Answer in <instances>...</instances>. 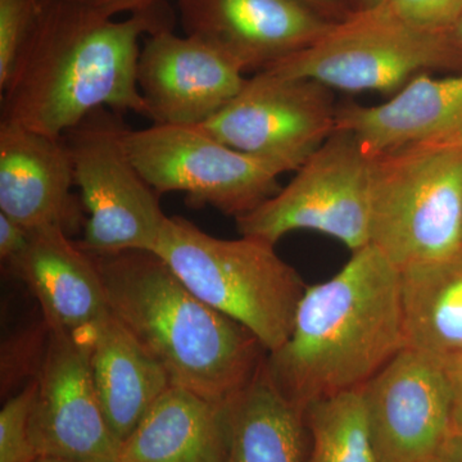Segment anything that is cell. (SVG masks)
<instances>
[{"mask_svg":"<svg viewBox=\"0 0 462 462\" xmlns=\"http://www.w3.org/2000/svg\"><path fill=\"white\" fill-rule=\"evenodd\" d=\"M170 26L160 5L116 20L72 0L41 16L2 90V121L63 138L100 108L149 118L136 72L141 39Z\"/></svg>","mask_w":462,"mask_h":462,"instance_id":"6da1fadb","label":"cell"},{"mask_svg":"<svg viewBox=\"0 0 462 462\" xmlns=\"http://www.w3.org/2000/svg\"><path fill=\"white\" fill-rule=\"evenodd\" d=\"M404 343L401 272L373 245L329 281L307 285L293 329L264 369L300 410L360 391Z\"/></svg>","mask_w":462,"mask_h":462,"instance_id":"7a4b0ae2","label":"cell"},{"mask_svg":"<svg viewBox=\"0 0 462 462\" xmlns=\"http://www.w3.org/2000/svg\"><path fill=\"white\" fill-rule=\"evenodd\" d=\"M94 258L112 315L163 367L171 385L224 403L256 376L269 354L263 343L203 302L154 252Z\"/></svg>","mask_w":462,"mask_h":462,"instance_id":"3957f363","label":"cell"},{"mask_svg":"<svg viewBox=\"0 0 462 462\" xmlns=\"http://www.w3.org/2000/svg\"><path fill=\"white\" fill-rule=\"evenodd\" d=\"M154 254L203 302L252 331L267 352L287 342L307 285L275 245L249 236L216 238L169 216Z\"/></svg>","mask_w":462,"mask_h":462,"instance_id":"277c9868","label":"cell"},{"mask_svg":"<svg viewBox=\"0 0 462 462\" xmlns=\"http://www.w3.org/2000/svg\"><path fill=\"white\" fill-rule=\"evenodd\" d=\"M370 158V245L398 270L461 254L462 148L407 145Z\"/></svg>","mask_w":462,"mask_h":462,"instance_id":"5b68a950","label":"cell"},{"mask_svg":"<svg viewBox=\"0 0 462 462\" xmlns=\"http://www.w3.org/2000/svg\"><path fill=\"white\" fill-rule=\"evenodd\" d=\"M461 62L462 51L449 32L413 26L383 5L354 12L306 50L266 69L330 90L393 96L418 75Z\"/></svg>","mask_w":462,"mask_h":462,"instance_id":"8992f818","label":"cell"},{"mask_svg":"<svg viewBox=\"0 0 462 462\" xmlns=\"http://www.w3.org/2000/svg\"><path fill=\"white\" fill-rule=\"evenodd\" d=\"M121 114L100 108L63 135L87 211L79 245L94 256L154 252L169 216L134 165Z\"/></svg>","mask_w":462,"mask_h":462,"instance_id":"52a82bcc","label":"cell"},{"mask_svg":"<svg viewBox=\"0 0 462 462\" xmlns=\"http://www.w3.org/2000/svg\"><path fill=\"white\" fill-rule=\"evenodd\" d=\"M129 156L158 194L180 191L191 206L238 218L275 196L287 166L230 147L199 125L127 130Z\"/></svg>","mask_w":462,"mask_h":462,"instance_id":"ba28073f","label":"cell"},{"mask_svg":"<svg viewBox=\"0 0 462 462\" xmlns=\"http://www.w3.org/2000/svg\"><path fill=\"white\" fill-rule=\"evenodd\" d=\"M372 158L345 130L328 141L296 170L272 199L236 218L240 236L275 245L297 230L319 231L352 252L370 245Z\"/></svg>","mask_w":462,"mask_h":462,"instance_id":"9c48e42d","label":"cell"},{"mask_svg":"<svg viewBox=\"0 0 462 462\" xmlns=\"http://www.w3.org/2000/svg\"><path fill=\"white\" fill-rule=\"evenodd\" d=\"M329 88L264 69L200 127L218 141L296 171L337 130Z\"/></svg>","mask_w":462,"mask_h":462,"instance_id":"30bf717a","label":"cell"},{"mask_svg":"<svg viewBox=\"0 0 462 462\" xmlns=\"http://www.w3.org/2000/svg\"><path fill=\"white\" fill-rule=\"evenodd\" d=\"M380 462H434L451 433L445 361L403 348L360 389Z\"/></svg>","mask_w":462,"mask_h":462,"instance_id":"8fae6325","label":"cell"},{"mask_svg":"<svg viewBox=\"0 0 462 462\" xmlns=\"http://www.w3.org/2000/svg\"><path fill=\"white\" fill-rule=\"evenodd\" d=\"M35 380L30 427L39 455L72 462L117 461L121 445L100 406L84 342L50 330Z\"/></svg>","mask_w":462,"mask_h":462,"instance_id":"7c38bea8","label":"cell"},{"mask_svg":"<svg viewBox=\"0 0 462 462\" xmlns=\"http://www.w3.org/2000/svg\"><path fill=\"white\" fill-rule=\"evenodd\" d=\"M245 72L208 42L163 27L145 36L136 80L152 123L202 125L239 93Z\"/></svg>","mask_w":462,"mask_h":462,"instance_id":"4fadbf2b","label":"cell"},{"mask_svg":"<svg viewBox=\"0 0 462 462\" xmlns=\"http://www.w3.org/2000/svg\"><path fill=\"white\" fill-rule=\"evenodd\" d=\"M187 35L260 72L306 50L336 21L300 0H178ZM338 23V21H337Z\"/></svg>","mask_w":462,"mask_h":462,"instance_id":"5bb4252c","label":"cell"},{"mask_svg":"<svg viewBox=\"0 0 462 462\" xmlns=\"http://www.w3.org/2000/svg\"><path fill=\"white\" fill-rule=\"evenodd\" d=\"M74 185L65 139L0 121V214L29 230L60 227L69 236L84 220Z\"/></svg>","mask_w":462,"mask_h":462,"instance_id":"9a60e30c","label":"cell"},{"mask_svg":"<svg viewBox=\"0 0 462 462\" xmlns=\"http://www.w3.org/2000/svg\"><path fill=\"white\" fill-rule=\"evenodd\" d=\"M337 130L355 135L369 157L407 145L462 148V72L418 75L382 105L340 106Z\"/></svg>","mask_w":462,"mask_h":462,"instance_id":"2e32d148","label":"cell"},{"mask_svg":"<svg viewBox=\"0 0 462 462\" xmlns=\"http://www.w3.org/2000/svg\"><path fill=\"white\" fill-rule=\"evenodd\" d=\"M9 269L32 291L51 331L79 337L111 314L96 258L60 227L32 230Z\"/></svg>","mask_w":462,"mask_h":462,"instance_id":"e0dca14e","label":"cell"},{"mask_svg":"<svg viewBox=\"0 0 462 462\" xmlns=\"http://www.w3.org/2000/svg\"><path fill=\"white\" fill-rule=\"evenodd\" d=\"M74 338L87 346L100 406L123 445L152 404L171 387L169 376L112 312Z\"/></svg>","mask_w":462,"mask_h":462,"instance_id":"ac0fdd59","label":"cell"},{"mask_svg":"<svg viewBox=\"0 0 462 462\" xmlns=\"http://www.w3.org/2000/svg\"><path fill=\"white\" fill-rule=\"evenodd\" d=\"M226 402L171 385L121 445L116 462H226Z\"/></svg>","mask_w":462,"mask_h":462,"instance_id":"d6986e66","label":"cell"},{"mask_svg":"<svg viewBox=\"0 0 462 462\" xmlns=\"http://www.w3.org/2000/svg\"><path fill=\"white\" fill-rule=\"evenodd\" d=\"M226 430V462L303 461L309 431L305 411L275 387L264 363L227 401Z\"/></svg>","mask_w":462,"mask_h":462,"instance_id":"ffe728a7","label":"cell"},{"mask_svg":"<svg viewBox=\"0 0 462 462\" xmlns=\"http://www.w3.org/2000/svg\"><path fill=\"white\" fill-rule=\"evenodd\" d=\"M400 272L406 348L443 361L462 355V254Z\"/></svg>","mask_w":462,"mask_h":462,"instance_id":"44dd1931","label":"cell"},{"mask_svg":"<svg viewBox=\"0 0 462 462\" xmlns=\"http://www.w3.org/2000/svg\"><path fill=\"white\" fill-rule=\"evenodd\" d=\"M312 448L309 462H380L360 391L307 407Z\"/></svg>","mask_w":462,"mask_h":462,"instance_id":"7402d4cb","label":"cell"},{"mask_svg":"<svg viewBox=\"0 0 462 462\" xmlns=\"http://www.w3.org/2000/svg\"><path fill=\"white\" fill-rule=\"evenodd\" d=\"M35 391L33 379L0 411V462H35L41 457L30 427Z\"/></svg>","mask_w":462,"mask_h":462,"instance_id":"603a6c76","label":"cell"},{"mask_svg":"<svg viewBox=\"0 0 462 462\" xmlns=\"http://www.w3.org/2000/svg\"><path fill=\"white\" fill-rule=\"evenodd\" d=\"M42 5V0H0V90L7 87L41 16Z\"/></svg>","mask_w":462,"mask_h":462,"instance_id":"cb8c5ba5","label":"cell"},{"mask_svg":"<svg viewBox=\"0 0 462 462\" xmlns=\"http://www.w3.org/2000/svg\"><path fill=\"white\" fill-rule=\"evenodd\" d=\"M387 7L422 30L448 32L462 14V0H387Z\"/></svg>","mask_w":462,"mask_h":462,"instance_id":"d4e9b609","label":"cell"},{"mask_svg":"<svg viewBox=\"0 0 462 462\" xmlns=\"http://www.w3.org/2000/svg\"><path fill=\"white\" fill-rule=\"evenodd\" d=\"M32 239V230L0 214V258L11 267L25 254Z\"/></svg>","mask_w":462,"mask_h":462,"instance_id":"484cf974","label":"cell"},{"mask_svg":"<svg viewBox=\"0 0 462 462\" xmlns=\"http://www.w3.org/2000/svg\"><path fill=\"white\" fill-rule=\"evenodd\" d=\"M80 3L106 14V16L116 17L123 14H141L148 9L156 7L161 0H72Z\"/></svg>","mask_w":462,"mask_h":462,"instance_id":"4316f807","label":"cell"},{"mask_svg":"<svg viewBox=\"0 0 462 462\" xmlns=\"http://www.w3.org/2000/svg\"><path fill=\"white\" fill-rule=\"evenodd\" d=\"M451 387V431H462V355L445 360Z\"/></svg>","mask_w":462,"mask_h":462,"instance_id":"83f0119b","label":"cell"},{"mask_svg":"<svg viewBox=\"0 0 462 462\" xmlns=\"http://www.w3.org/2000/svg\"><path fill=\"white\" fill-rule=\"evenodd\" d=\"M331 21H342L354 14L348 0H300Z\"/></svg>","mask_w":462,"mask_h":462,"instance_id":"f1b7e54d","label":"cell"},{"mask_svg":"<svg viewBox=\"0 0 462 462\" xmlns=\"http://www.w3.org/2000/svg\"><path fill=\"white\" fill-rule=\"evenodd\" d=\"M434 462H462V431H451Z\"/></svg>","mask_w":462,"mask_h":462,"instance_id":"f546056e","label":"cell"},{"mask_svg":"<svg viewBox=\"0 0 462 462\" xmlns=\"http://www.w3.org/2000/svg\"><path fill=\"white\" fill-rule=\"evenodd\" d=\"M387 0H348L352 11L363 12L370 11V9L378 8L384 5Z\"/></svg>","mask_w":462,"mask_h":462,"instance_id":"4dcf8cb0","label":"cell"},{"mask_svg":"<svg viewBox=\"0 0 462 462\" xmlns=\"http://www.w3.org/2000/svg\"><path fill=\"white\" fill-rule=\"evenodd\" d=\"M449 35H451L452 41L462 51V14L458 16L457 20L454 23V26L449 29Z\"/></svg>","mask_w":462,"mask_h":462,"instance_id":"1f68e13d","label":"cell"},{"mask_svg":"<svg viewBox=\"0 0 462 462\" xmlns=\"http://www.w3.org/2000/svg\"><path fill=\"white\" fill-rule=\"evenodd\" d=\"M35 462H72L65 460V458L51 457V456H41Z\"/></svg>","mask_w":462,"mask_h":462,"instance_id":"d6a6232c","label":"cell"}]
</instances>
